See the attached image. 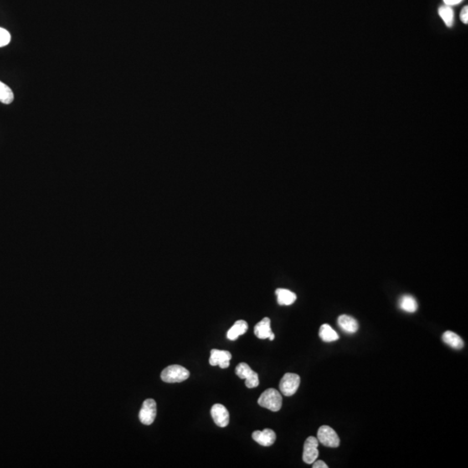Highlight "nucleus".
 <instances>
[{
    "label": "nucleus",
    "mask_w": 468,
    "mask_h": 468,
    "mask_svg": "<svg viewBox=\"0 0 468 468\" xmlns=\"http://www.w3.org/2000/svg\"><path fill=\"white\" fill-rule=\"evenodd\" d=\"M319 441L316 437H308L304 445L303 452V460L306 464H312L318 458Z\"/></svg>",
    "instance_id": "7"
},
{
    "label": "nucleus",
    "mask_w": 468,
    "mask_h": 468,
    "mask_svg": "<svg viewBox=\"0 0 468 468\" xmlns=\"http://www.w3.org/2000/svg\"><path fill=\"white\" fill-rule=\"evenodd\" d=\"M399 306L402 310L409 313H414L418 309V304L414 297L404 295L399 300Z\"/></svg>",
    "instance_id": "16"
},
{
    "label": "nucleus",
    "mask_w": 468,
    "mask_h": 468,
    "mask_svg": "<svg viewBox=\"0 0 468 468\" xmlns=\"http://www.w3.org/2000/svg\"><path fill=\"white\" fill-rule=\"evenodd\" d=\"M317 440L328 448H337L340 445V439L333 428L329 426H322L317 431Z\"/></svg>",
    "instance_id": "5"
},
{
    "label": "nucleus",
    "mask_w": 468,
    "mask_h": 468,
    "mask_svg": "<svg viewBox=\"0 0 468 468\" xmlns=\"http://www.w3.org/2000/svg\"><path fill=\"white\" fill-rule=\"evenodd\" d=\"M248 330V324L244 320H238L227 331V338L231 341H235L238 336L244 335Z\"/></svg>",
    "instance_id": "13"
},
{
    "label": "nucleus",
    "mask_w": 468,
    "mask_h": 468,
    "mask_svg": "<svg viewBox=\"0 0 468 468\" xmlns=\"http://www.w3.org/2000/svg\"><path fill=\"white\" fill-rule=\"evenodd\" d=\"M156 414L157 410L155 400L146 399V401H144L139 413V419L144 425H151L153 422H155Z\"/></svg>",
    "instance_id": "6"
},
{
    "label": "nucleus",
    "mask_w": 468,
    "mask_h": 468,
    "mask_svg": "<svg viewBox=\"0 0 468 468\" xmlns=\"http://www.w3.org/2000/svg\"><path fill=\"white\" fill-rule=\"evenodd\" d=\"M337 325L346 333H356L358 330V323L356 319L348 315H342L337 319Z\"/></svg>",
    "instance_id": "11"
},
{
    "label": "nucleus",
    "mask_w": 468,
    "mask_h": 468,
    "mask_svg": "<svg viewBox=\"0 0 468 468\" xmlns=\"http://www.w3.org/2000/svg\"><path fill=\"white\" fill-rule=\"evenodd\" d=\"M312 467L313 468H328L327 464L324 462L323 460H315L313 463H312Z\"/></svg>",
    "instance_id": "22"
},
{
    "label": "nucleus",
    "mask_w": 468,
    "mask_h": 468,
    "mask_svg": "<svg viewBox=\"0 0 468 468\" xmlns=\"http://www.w3.org/2000/svg\"><path fill=\"white\" fill-rule=\"evenodd\" d=\"M270 328V319L264 317L260 322L258 323L254 327V334L259 339H267L273 334Z\"/></svg>",
    "instance_id": "12"
},
{
    "label": "nucleus",
    "mask_w": 468,
    "mask_h": 468,
    "mask_svg": "<svg viewBox=\"0 0 468 468\" xmlns=\"http://www.w3.org/2000/svg\"><path fill=\"white\" fill-rule=\"evenodd\" d=\"M460 20L462 21L463 23L467 24L468 23V7L467 6H465L464 8L462 9V11L460 12Z\"/></svg>",
    "instance_id": "21"
},
{
    "label": "nucleus",
    "mask_w": 468,
    "mask_h": 468,
    "mask_svg": "<svg viewBox=\"0 0 468 468\" xmlns=\"http://www.w3.org/2000/svg\"><path fill=\"white\" fill-rule=\"evenodd\" d=\"M14 95L12 89L0 81V102L5 104H12Z\"/></svg>",
    "instance_id": "19"
},
{
    "label": "nucleus",
    "mask_w": 468,
    "mask_h": 468,
    "mask_svg": "<svg viewBox=\"0 0 468 468\" xmlns=\"http://www.w3.org/2000/svg\"><path fill=\"white\" fill-rule=\"evenodd\" d=\"M235 373L240 379H245V386L247 388H253L259 386V375L253 371L245 362H240L236 367Z\"/></svg>",
    "instance_id": "3"
},
{
    "label": "nucleus",
    "mask_w": 468,
    "mask_h": 468,
    "mask_svg": "<svg viewBox=\"0 0 468 468\" xmlns=\"http://www.w3.org/2000/svg\"><path fill=\"white\" fill-rule=\"evenodd\" d=\"M211 415L218 427L226 428L229 424V412L222 404H214L211 409Z\"/></svg>",
    "instance_id": "9"
},
{
    "label": "nucleus",
    "mask_w": 468,
    "mask_h": 468,
    "mask_svg": "<svg viewBox=\"0 0 468 468\" xmlns=\"http://www.w3.org/2000/svg\"><path fill=\"white\" fill-rule=\"evenodd\" d=\"M299 385H300V376L299 375L286 373L280 381L279 388L284 396L291 397L299 389Z\"/></svg>",
    "instance_id": "4"
},
{
    "label": "nucleus",
    "mask_w": 468,
    "mask_h": 468,
    "mask_svg": "<svg viewBox=\"0 0 468 468\" xmlns=\"http://www.w3.org/2000/svg\"><path fill=\"white\" fill-rule=\"evenodd\" d=\"M443 1H444L446 6H453L461 3L463 0H443Z\"/></svg>",
    "instance_id": "23"
},
{
    "label": "nucleus",
    "mask_w": 468,
    "mask_h": 468,
    "mask_svg": "<svg viewBox=\"0 0 468 468\" xmlns=\"http://www.w3.org/2000/svg\"><path fill=\"white\" fill-rule=\"evenodd\" d=\"M439 17H441L443 22L448 27H452L454 24V11L451 6H443L439 9Z\"/></svg>",
    "instance_id": "18"
},
{
    "label": "nucleus",
    "mask_w": 468,
    "mask_h": 468,
    "mask_svg": "<svg viewBox=\"0 0 468 468\" xmlns=\"http://www.w3.org/2000/svg\"><path fill=\"white\" fill-rule=\"evenodd\" d=\"M279 305H290L297 300V295L287 289H277L275 291Z\"/></svg>",
    "instance_id": "14"
},
{
    "label": "nucleus",
    "mask_w": 468,
    "mask_h": 468,
    "mask_svg": "<svg viewBox=\"0 0 468 468\" xmlns=\"http://www.w3.org/2000/svg\"><path fill=\"white\" fill-rule=\"evenodd\" d=\"M282 396L275 388H268L261 393L258 400V403L262 408H267L273 412H278L281 409Z\"/></svg>",
    "instance_id": "1"
},
{
    "label": "nucleus",
    "mask_w": 468,
    "mask_h": 468,
    "mask_svg": "<svg viewBox=\"0 0 468 468\" xmlns=\"http://www.w3.org/2000/svg\"><path fill=\"white\" fill-rule=\"evenodd\" d=\"M231 359L232 354L229 351L213 349L211 351L209 363L212 366H219L221 368H227L230 365Z\"/></svg>",
    "instance_id": "8"
},
{
    "label": "nucleus",
    "mask_w": 468,
    "mask_h": 468,
    "mask_svg": "<svg viewBox=\"0 0 468 468\" xmlns=\"http://www.w3.org/2000/svg\"><path fill=\"white\" fill-rule=\"evenodd\" d=\"M11 42V34L0 27V47L6 46Z\"/></svg>",
    "instance_id": "20"
},
{
    "label": "nucleus",
    "mask_w": 468,
    "mask_h": 468,
    "mask_svg": "<svg viewBox=\"0 0 468 468\" xmlns=\"http://www.w3.org/2000/svg\"><path fill=\"white\" fill-rule=\"evenodd\" d=\"M189 376V371L181 365H170L161 372V378L167 383H175L184 382L188 379Z\"/></svg>",
    "instance_id": "2"
},
{
    "label": "nucleus",
    "mask_w": 468,
    "mask_h": 468,
    "mask_svg": "<svg viewBox=\"0 0 468 468\" xmlns=\"http://www.w3.org/2000/svg\"><path fill=\"white\" fill-rule=\"evenodd\" d=\"M276 434L270 428H265L263 431H254L253 439L256 442L263 447H270L276 441Z\"/></svg>",
    "instance_id": "10"
},
{
    "label": "nucleus",
    "mask_w": 468,
    "mask_h": 468,
    "mask_svg": "<svg viewBox=\"0 0 468 468\" xmlns=\"http://www.w3.org/2000/svg\"><path fill=\"white\" fill-rule=\"evenodd\" d=\"M442 340L443 342L455 350H460L464 346L462 338L450 330L446 331L445 333L443 334Z\"/></svg>",
    "instance_id": "15"
},
{
    "label": "nucleus",
    "mask_w": 468,
    "mask_h": 468,
    "mask_svg": "<svg viewBox=\"0 0 468 468\" xmlns=\"http://www.w3.org/2000/svg\"><path fill=\"white\" fill-rule=\"evenodd\" d=\"M319 336L324 342H335L339 339L338 334L327 324H325L320 327Z\"/></svg>",
    "instance_id": "17"
},
{
    "label": "nucleus",
    "mask_w": 468,
    "mask_h": 468,
    "mask_svg": "<svg viewBox=\"0 0 468 468\" xmlns=\"http://www.w3.org/2000/svg\"><path fill=\"white\" fill-rule=\"evenodd\" d=\"M274 338H275V335H274V333H273L272 334V335H270V336H269V338L268 339H269L270 341H273V340H274Z\"/></svg>",
    "instance_id": "24"
}]
</instances>
